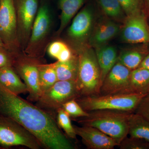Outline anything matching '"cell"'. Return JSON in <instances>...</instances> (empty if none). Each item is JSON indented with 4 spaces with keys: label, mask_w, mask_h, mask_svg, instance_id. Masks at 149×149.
Returning a JSON list of instances; mask_svg holds the SVG:
<instances>
[{
    "label": "cell",
    "mask_w": 149,
    "mask_h": 149,
    "mask_svg": "<svg viewBox=\"0 0 149 149\" xmlns=\"http://www.w3.org/2000/svg\"><path fill=\"white\" fill-rule=\"evenodd\" d=\"M0 116L14 120L32 133L46 149L75 147L47 112L7 90L0 84Z\"/></svg>",
    "instance_id": "cell-1"
},
{
    "label": "cell",
    "mask_w": 149,
    "mask_h": 149,
    "mask_svg": "<svg viewBox=\"0 0 149 149\" xmlns=\"http://www.w3.org/2000/svg\"><path fill=\"white\" fill-rule=\"evenodd\" d=\"M85 117L72 120L80 124L93 126L109 136L118 144L128 134L129 120L132 112L101 110L89 112Z\"/></svg>",
    "instance_id": "cell-2"
},
{
    "label": "cell",
    "mask_w": 149,
    "mask_h": 149,
    "mask_svg": "<svg viewBox=\"0 0 149 149\" xmlns=\"http://www.w3.org/2000/svg\"><path fill=\"white\" fill-rule=\"evenodd\" d=\"M148 95L136 93L100 95L80 97L76 101L88 112L109 110L133 113L143 99Z\"/></svg>",
    "instance_id": "cell-3"
},
{
    "label": "cell",
    "mask_w": 149,
    "mask_h": 149,
    "mask_svg": "<svg viewBox=\"0 0 149 149\" xmlns=\"http://www.w3.org/2000/svg\"><path fill=\"white\" fill-rule=\"evenodd\" d=\"M78 57V73L75 82L80 97L100 95L101 74L96 54L88 49L80 53Z\"/></svg>",
    "instance_id": "cell-4"
},
{
    "label": "cell",
    "mask_w": 149,
    "mask_h": 149,
    "mask_svg": "<svg viewBox=\"0 0 149 149\" xmlns=\"http://www.w3.org/2000/svg\"><path fill=\"white\" fill-rule=\"evenodd\" d=\"M80 97L75 81L58 80L44 92L35 105L56 118L58 110L66 102Z\"/></svg>",
    "instance_id": "cell-5"
},
{
    "label": "cell",
    "mask_w": 149,
    "mask_h": 149,
    "mask_svg": "<svg viewBox=\"0 0 149 149\" xmlns=\"http://www.w3.org/2000/svg\"><path fill=\"white\" fill-rule=\"evenodd\" d=\"M15 147L43 148L37 138L22 125L10 118L0 116V147Z\"/></svg>",
    "instance_id": "cell-6"
},
{
    "label": "cell",
    "mask_w": 149,
    "mask_h": 149,
    "mask_svg": "<svg viewBox=\"0 0 149 149\" xmlns=\"http://www.w3.org/2000/svg\"><path fill=\"white\" fill-rule=\"evenodd\" d=\"M0 38L6 49L15 52L19 42L14 0H1Z\"/></svg>",
    "instance_id": "cell-7"
},
{
    "label": "cell",
    "mask_w": 149,
    "mask_h": 149,
    "mask_svg": "<svg viewBox=\"0 0 149 149\" xmlns=\"http://www.w3.org/2000/svg\"><path fill=\"white\" fill-rule=\"evenodd\" d=\"M131 72V70L117 60L103 81L100 95L130 93Z\"/></svg>",
    "instance_id": "cell-8"
},
{
    "label": "cell",
    "mask_w": 149,
    "mask_h": 149,
    "mask_svg": "<svg viewBox=\"0 0 149 149\" xmlns=\"http://www.w3.org/2000/svg\"><path fill=\"white\" fill-rule=\"evenodd\" d=\"M39 65L31 61L15 58L13 65L27 86L29 93L27 100L35 102L42 94L39 85Z\"/></svg>",
    "instance_id": "cell-9"
},
{
    "label": "cell",
    "mask_w": 149,
    "mask_h": 149,
    "mask_svg": "<svg viewBox=\"0 0 149 149\" xmlns=\"http://www.w3.org/2000/svg\"><path fill=\"white\" fill-rule=\"evenodd\" d=\"M18 42L27 40L38 12V0H14Z\"/></svg>",
    "instance_id": "cell-10"
},
{
    "label": "cell",
    "mask_w": 149,
    "mask_h": 149,
    "mask_svg": "<svg viewBox=\"0 0 149 149\" xmlns=\"http://www.w3.org/2000/svg\"><path fill=\"white\" fill-rule=\"evenodd\" d=\"M77 136L89 149H113L118 144L97 128L87 125H73Z\"/></svg>",
    "instance_id": "cell-11"
},
{
    "label": "cell",
    "mask_w": 149,
    "mask_h": 149,
    "mask_svg": "<svg viewBox=\"0 0 149 149\" xmlns=\"http://www.w3.org/2000/svg\"><path fill=\"white\" fill-rule=\"evenodd\" d=\"M141 13L127 17L121 33V38L125 42L149 43V27Z\"/></svg>",
    "instance_id": "cell-12"
},
{
    "label": "cell",
    "mask_w": 149,
    "mask_h": 149,
    "mask_svg": "<svg viewBox=\"0 0 149 149\" xmlns=\"http://www.w3.org/2000/svg\"><path fill=\"white\" fill-rule=\"evenodd\" d=\"M93 9L88 6L74 17L68 30L70 37L75 40H81L89 34L93 21Z\"/></svg>",
    "instance_id": "cell-13"
},
{
    "label": "cell",
    "mask_w": 149,
    "mask_h": 149,
    "mask_svg": "<svg viewBox=\"0 0 149 149\" xmlns=\"http://www.w3.org/2000/svg\"><path fill=\"white\" fill-rule=\"evenodd\" d=\"M0 84L17 95L28 93L27 87L12 66L0 68Z\"/></svg>",
    "instance_id": "cell-14"
},
{
    "label": "cell",
    "mask_w": 149,
    "mask_h": 149,
    "mask_svg": "<svg viewBox=\"0 0 149 149\" xmlns=\"http://www.w3.org/2000/svg\"><path fill=\"white\" fill-rule=\"evenodd\" d=\"M49 13L46 6H42L38 10L32 25L29 42L33 44L38 42L45 36L49 28Z\"/></svg>",
    "instance_id": "cell-15"
},
{
    "label": "cell",
    "mask_w": 149,
    "mask_h": 149,
    "mask_svg": "<svg viewBox=\"0 0 149 149\" xmlns=\"http://www.w3.org/2000/svg\"><path fill=\"white\" fill-rule=\"evenodd\" d=\"M96 55L100 69L102 83L105 77L117 61V51L113 46H100L97 49Z\"/></svg>",
    "instance_id": "cell-16"
},
{
    "label": "cell",
    "mask_w": 149,
    "mask_h": 149,
    "mask_svg": "<svg viewBox=\"0 0 149 149\" xmlns=\"http://www.w3.org/2000/svg\"><path fill=\"white\" fill-rule=\"evenodd\" d=\"M118 25L113 22L106 20L99 24L91 38V42L94 45H103L114 37L119 32Z\"/></svg>",
    "instance_id": "cell-17"
},
{
    "label": "cell",
    "mask_w": 149,
    "mask_h": 149,
    "mask_svg": "<svg viewBox=\"0 0 149 149\" xmlns=\"http://www.w3.org/2000/svg\"><path fill=\"white\" fill-rule=\"evenodd\" d=\"M128 135L149 143V120L140 115L132 113L129 118Z\"/></svg>",
    "instance_id": "cell-18"
},
{
    "label": "cell",
    "mask_w": 149,
    "mask_h": 149,
    "mask_svg": "<svg viewBox=\"0 0 149 149\" xmlns=\"http://www.w3.org/2000/svg\"><path fill=\"white\" fill-rule=\"evenodd\" d=\"M130 93L149 94V70L138 68L131 70L130 73Z\"/></svg>",
    "instance_id": "cell-19"
},
{
    "label": "cell",
    "mask_w": 149,
    "mask_h": 149,
    "mask_svg": "<svg viewBox=\"0 0 149 149\" xmlns=\"http://www.w3.org/2000/svg\"><path fill=\"white\" fill-rule=\"evenodd\" d=\"M58 80H72L76 82L78 69V57L73 56L67 61L53 63Z\"/></svg>",
    "instance_id": "cell-20"
},
{
    "label": "cell",
    "mask_w": 149,
    "mask_h": 149,
    "mask_svg": "<svg viewBox=\"0 0 149 149\" xmlns=\"http://www.w3.org/2000/svg\"><path fill=\"white\" fill-rule=\"evenodd\" d=\"M86 0H60L61 10V24L59 32L62 31Z\"/></svg>",
    "instance_id": "cell-21"
},
{
    "label": "cell",
    "mask_w": 149,
    "mask_h": 149,
    "mask_svg": "<svg viewBox=\"0 0 149 149\" xmlns=\"http://www.w3.org/2000/svg\"><path fill=\"white\" fill-rule=\"evenodd\" d=\"M38 68L39 85L42 94L58 81L57 77L55 70L52 64H39Z\"/></svg>",
    "instance_id": "cell-22"
},
{
    "label": "cell",
    "mask_w": 149,
    "mask_h": 149,
    "mask_svg": "<svg viewBox=\"0 0 149 149\" xmlns=\"http://www.w3.org/2000/svg\"><path fill=\"white\" fill-rule=\"evenodd\" d=\"M104 13L113 19H124L125 14L118 0H95Z\"/></svg>",
    "instance_id": "cell-23"
},
{
    "label": "cell",
    "mask_w": 149,
    "mask_h": 149,
    "mask_svg": "<svg viewBox=\"0 0 149 149\" xmlns=\"http://www.w3.org/2000/svg\"><path fill=\"white\" fill-rule=\"evenodd\" d=\"M147 55L144 52L136 50L126 51L120 54L118 60L132 70L139 67Z\"/></svg>",
    "instance_id": "cell-24"
},
{
    "label": "cell",
    "mask_w": 149,
    "mask_h": 149,
    "mask_svg": "<svg viewBox=\"0 0 149 149\" xmlns=\"http://www.w3.org/2000/svg\"><path fill=\"white\" fill-rule=\"evenodd\" d=\"M70 119L69 116L62 108L58 110L56 120L58 127L64 130L68 138L76 139L77 135Z\"/></svg>",
    "instance_id": "cell-25"
},
{
    "label": "cell",
    "mask_w": 149,
    "mask_h": 149,
    "mask_svg": "<svg viewBox=\"0 0 149 149\" xmlns=\"http://www.w3.org/2000/svg\"><path fill=\"white\" fill-rule=\"evenodd\" d=\"M48 52L51 56L56 58L59 61H63L68 58L70 49L64 43L57 41L50 45Z\"/></svg>",
    "instance_id": "cell-26"
},
{
    "label": "cell",
    "mask_w": 149,
    "mask_h": 149,
    "mask_svg": "<svg viewBox=\"0 0 149 149\" xmlns=\"http://www.w3.org/2000/svg\"><path fill=\"white\" fill-rule=\"evenodd\" d=\"M63 109L68 114L72 119L85 117L89 115V112L85 111L76 101L73 99L66 102L62 107Z\"/></svg>",
    "instance_id": "cell-27"
},
{
    "label": "cell",
    "mask_w": 149,
    "mask_h": 149,
    "mask_svg": "<svg viewBox=\"0 0 149 149\" xmlns=\"http://www.w3.org/2000/svg\"><path fill=\"white\" fill-rule=\"evenodd\" d=\"M127 17L141 12L144 0H118Z\"/></svg>",
    "instance_id": "cell-28"
},
{
    "label": "cell",
    "mask_w": 149,
    "mask_h": 149,
    "mask_svg": "<svg viewBox=\"0 0 149 149\" xmlns=\"http://www.w3.org/2000/svg\"><path fill=\"white\" fill-rule=\"evenodd\" d=\"M118 146L120 149H149V143L141 139L127 136Z\"/></svg>",
    "instance_id": "cell-29"
},
{
    "label": "cell",
    "mask_w": 149,
    "mask_h": 149,
    "mask_svg": "<svg viewBox=\"0 0 149 149\" xmlns=\"http://www.w3.org/2000/svg\"><path fill=\"white\" fill-rule=\"evenodd\" d=\"M14 53L6 49H0V68L13 67L15 59Z\"/></svg>",
    "instance_id": "cell-30"
},
{
    "label": "cell",
    "mask_w": 149,
    "mask_h": 149,
    "mask_svg": "<svg viewBox=\"0 0 149 149\" xmlns=\"http://www.w3.org/2000/svg\"><path fill=\"white\" fill-rule=\"evenodd\" d=\"M134 113L149 121V94L143 99Z\"/></svg>",
    "instance_id": "cell-31"
},
{
    "label": "cell",
    "mask_w": 149,
    "mask_h": 149,
    "mask_svg": "<svg viewBox=\"0 0 149 149\" xmlns=\"http://www.w3.org/2000/svg\"><path fill=\"white\" fill-rule=\"evenodd\" d=\"M139 68H145L149 70V54L145 57Z\"/></svg>",
    "instance_id": "cell-32"
},
{
    "label": "cell",
    "mask_w": 149,
    "mask_h": 149,
    "mask_svg": "<svg viewBox=\"0 0 149 149\" xmlns=\"http://www.w3.org/2000/svg\"><path fill=\"white\" fill-rule=\"evenodd\" d=\"M6 49L5 46L4 45L1 39L0 38V49Z\"/></svg>",
    "instance_id": "cell-33"
},
{
    "label": "cell",
    "mask_w": 149,
    "mask_h": 149,
    "mask_svg": "<svg viewBox=\"0 0 149 149\" xmlns=\"http://www.w3.org/2000/svg\"><path fill=\"white\" fill-rule=\"evenodd\" d=\"M144 3H146V5L148 7L149 9V0H144Z\"/></svg>",
    "instance_id": "cell-34"
},
{
    "label": "cell",
    "mask_w": 149,
    "mask_h": 149,
    "mask_svg": "<svg viewBox=\"0 0 149 149\" xmlns=\"http://www.w3.org/2000/svg\"><path fill=\"white\" fill-rule=\"evenodd\" d=\"M0 3H1V0H0Z\"/></svg>",
    "instance_id": "cell-35"
}]
</instances>
